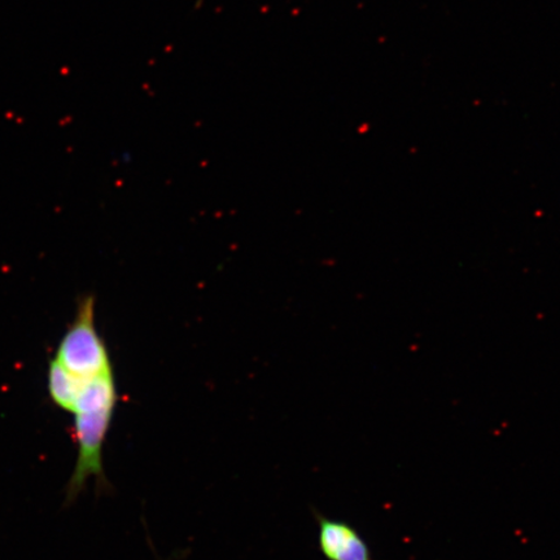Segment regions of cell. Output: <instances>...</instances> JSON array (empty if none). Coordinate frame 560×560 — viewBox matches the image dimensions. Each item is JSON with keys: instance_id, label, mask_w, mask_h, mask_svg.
Instances as JSON below:
<instances>
[{"instance_id": "6da1fadb", "label": "cell", "mask_w": 560, "mask_h": 560, "mask_svg": "<svg viewBox=\"0 0 560 560\" xmlns=\"http://www.w3.org/2000/svg\"><path fill=\"white\" fill-rule=\"evenodd\" d=\"M56 361L80 377L112 373L109 355L94 325V301L81 305L72 327L62 338Z\"/></svg>"}, {"instance_id": "7a4b0ae2", "label": "cell", "mask_w": 560, "mask_h": 560, "mask_svg": "<svg viewBox=\"0 0 560 560\" xmlns=\"http://www.w3.org/2000/svg\"><path fill=\"white\" fill-rule=\"evenodd\" d=\"M115 409L75 415L74 435L79 444V458L67 489V499L72 501L82 492L90 478L105 481L103 471V446Z\"/></svg>"}, {"instance_id": "3957f363", "label": "cell", "mask_w": 560, "mask_h": 560, "mask_svg": "<svg viewBox=\"0 0 560 560\" xmlns=\"http://www.w3.org/2000/svg\"><path fill=\"white\" fill-rule=\"evenodd\" d=\"M318 542L328 560H374L365 538L347 522L317 515Z\"/></svg>"}, {"instance_id": "277c9868", "label": "cell", "mask_w": 560, "mask_h": 560, "mask_svg": "<svg viewBox=\"0 0 560 560\" xmlns=\"http://www.w3.org/2000/svg\"><path fill=\"white\" fill-rule=\"evenodd\" d=\"M116 385L114 374H104L94 377H86L77 396L74 415H86V412L101 411L116 408Z\"/></svg>"}, {"instance_id": "5b68a950", "label": "cell", "mask_w": 560, "mask_h": 560, "mask_svg": "<svg viewBox=\"0 0 560 560\" xmlns=\"http://www.w3.org/2000/svg\"><path fill=\"white\" fill-rule=\"evenodd\" d=\"M86 377L77 376L54 360L48 370V390L59 408L73 412L77 396Z\"/></svg>"}]
</instances>
